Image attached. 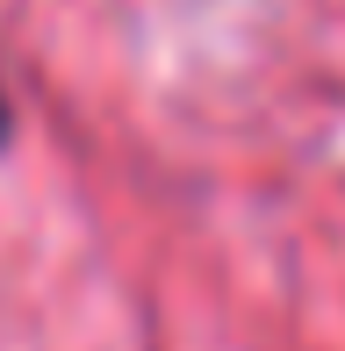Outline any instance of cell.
Wrapping results in <instances>:
<instances>
[{
    "mask_svg": "<svg viewBox=\"0 0 345 351\" xmlns=\"http://www.w3.org/2000/svg\"><path fill=\"white\" fill-rule=\"evenodd\" d=\"M0 130H8V115H0Z\"/></svg>",
    "mask_w": 345,
    "mask_h": 351,
    "instance_id": "1",
    "label": "cell"
}]
</instances>
